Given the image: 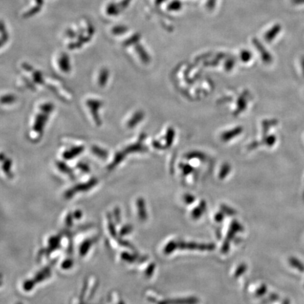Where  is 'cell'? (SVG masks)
Returning <instances> with one entry per match:
<instances>
[{
	"instance_id": "obj_1",
	"label": "cell",
	"mask_w": 304,
	"mask_h": 304,
	"mask_svg": "<svg viewBox=\"0 0 304 304\" xmlns=\"http://www.w3.org/2000/svg\"><path fill=\"white\" fill-rule=\"evenodd\" d=\"M97 181L96 179H92V180L87 182V183H83L81 184V185H77L74 188L71 189V190H70L69 191L65 193V197L70 198V196H73L75 193H77L78 191H81V190L86 191V190H89V189L92 188L95 184H97Z\"/></svg>"
},
{
	"instance_id": "obj_2",
	"label": "cell",
	"mask_w": 304,
	"mask_h": 304,
	"mask_svg": "<svg viewBox=\"0 0 304 304\" xmlns=\"http://www.w3.org/2000/svg\"><path fill=\"white\" fill-rule=\"evenodd\" d=\"M48 118V115L46 113L45 115L39 114L36 116L35 121V126H33V130L36 131V132H41L43 131V127H44V123H46Z\"/></svg>"
},
{
	"instance_id": "obj_3",
	"label": "cell",
	"mask_w": 304,
	"mask_h": 304,
	"mask_svg": "<svg viewBox=\"0 0 304 304\" xmlns=\"http://www.w3.org/2000/svg\"><path fill=\"white\" fill-rule=\"evenodd\" d=\"M59 65L62 71L65 72V73L68 72V73L70 70V61L68 56L65 54H62L59 59Z\"/></svg>"
},
{
	"instance_id": "obj_4",
	"label": "cell",
	"mask_w": 304,
	"mask_h": 304,
	"mask_svg": "<svg viewBox=\"0 0 304 304\" xmlns=\"http://www.w3.org/2000/svg\"><path fill=\"white\" fill-rule=\"evenodd\" d=\"M83 150V147H76L74 148H72L69 151H66L65 152L63 156L65 159H71L77 155L80 154Z\"/></svg>"
},
{
	"instance_id": "obj_5",
	"label": "cell",
	"mask_w": 304,
	"mask_h": 304,
	"mask_svg": "<svg viewBox=\"0 0 304 304\" xmlns=\"http://www.w3.org/2000/svg\"><path fill=\"white\" fill-rule=\"evenodd\" d=\"M49 275H50V270H49V268H44V269L42 270L41 272H39L36 275L34 281L35 282L44 281V279L49 277Z\"/></svg>"
},
{
	"instance_id": "obj_6",
	"label": "cell",
	"mask_w": 304,
	"mask_h": 304,
	"mask_svg": "<svg viewBox=\"0 0 304 304\" xmlns=\"http://www.w3.org/2000/svg\"><path fill=\"white\" fill-rule=\"evenodd\" d=\"M94 242V240L87 239L81 244V249H80V253L81 255L84 257L87 254L88 250H89V247L92 246V243Z\"/></svg>"
},
{
	"instance_id": "obj_7",
	"label": "cell",
	"mask_w": 304,
	"mask_h": 304,
	"mask_svg": "<svg viewBox=\"0 0 304 304\" xmlns=\"http://www.w3.org/2000/svg\"><path fill=\"white\" fill-rule=\"evenodd\" d=\"M109 71L107 70L104 69L101 71L100 76H99V84L101 87H104L106 86V83L108 81Z\"/></svg>"
},
{
	"instance_id": "obj_8",
	"label": "cell",
	"mask_w": 304,
	"mask_h": 304,
	"mask_svg": "<svg viewBox=\"0 0 304 304\" xmlns=\"http://www.w3.org/2000/svg\"><path fill=\"white\" fill-rule=\"evenodd\" d=\"M60 239L58 237H52L49 239V252H52L54 249H57L59 246Z\"/></svg>"
},
{
	"instance_id": "obj_9",
	"label": "cell",
	"mask_w": 304,
	"mask_h": 304,
	"mask_svg": "<svg viewBox=\"0 0 304 304\" xmlns=\"http://www.w3.org/2000/svg\"><path fill=\"white\" fill-rule=\"evenodd\" d=\"M290 263L292 266L298 269L299 271L302 272V273L304 272V265L298 259H296V258H291Z\"/></svg>"
},
{
	"instance_id": "obj_10",
	"label": "cell",
	"mask_w": 304,
	"mask_h": 304,
	"mask_svg": "<svg viewBox=\"0 0 304 304\" xmlns=\"http://www.w3.org/2000/svg\"><path fill=\"white\" fill-rule=\"evenodd\" d=\"M92 152H93L94 154L97 155V156H99V157H107V152L102 150V149L99 148V147H97V146H94L92 147Z\"/></svg>"
},
{
	"instance_id": "obj_11",
	"label": "cell",
	"mask_w": 304,
	"mask_h": 304,
	"mask_svg": "<svg viewBox=\"0 0 304 304\" xmlns=\"http://www.w3.org/2000/svg\"><path fill=\"white\" fill-rule=\"evenodd\" d=\"M16 97L12 94H6L5 96H3L1 98V103L5 104V105H9V104H12L13 102H15Z\"/></svg>"
},
{
	"instance_id": "obj_12",
	"label": "cell",
	"mask_w": 304,
	"mask_h": 304,
	"mask_svg": "<svg viewBox=\"0 0 304 304\" xmlns=\"http://www.w3.org/2000/svg\"><path fill=\"white\" fill-rule=\"evenodd\" d=\"M57 166H58L59 170L62 172L65 173V174H69V175H71V171H70L69 167L67 166L65 163L58 162L57 163Z\"/></svg>"
},
{
	"instance_id": "obj_13",
	"label": "cell",
	"mask_w": 304,
	"mask_h": 304,
	"mask_svg": "<svg viewBox=\"0 0 304 304\" xmlns=\"http://www.w3.org/2000/svg\"><path fill=\"white\" fill-rule=\"evenodd\" d=\"M36 282L34 281V280H28V281H26L25 282L23 283V289H25V291H30L33 289V287H34L35 284Z\"/></svg>"
},
{
	"instance_id": "obj_14",
	"label": "cell",
	"mask_w": 304,
	"mask_h": 304,
	"mask_svg": "<svg viewBox=\"0 0 304 304\" xmlns=\"http://www.w3.org/2000/svg\"><path fill=\"white\" fill-rule=\"evenodd\" d=\"M121 258H122L123 260L129 262V263H132L135 260V257L133 256L127 252H123L122 254H121Z\"/></svg>"
},
{
	"instance_id": "obj_15",
	"label": "cell",
	"mask_w": 304,
	"mask_h": 304,
	"mask_svg": "<svg viewBox=\"0 0 304 304\" xmlns=\"http://www.w3.org/2000/svg\"><path fill=\"white\" fill-rule=\"evenodd\" d=\"M12 166V163H11L10 160H5L4 165H3V171L5 172V174L8 176H10V168Z\"/></svg>"
},
{
	"instance_id": "obj_16",
	"label": "cell",
	"mask_w": 304,
	"mask_h": 304,
	"mask_svg": "<svg viewBox=\"0 0 304 304\" xmlns=\"http://www.w3.org/2000/svg\"><path fill=\"white\" fill-rule=\"evenodd\" d=\"M137 206L139 208V215L142 218H145V214H144V201L142 199H140L137 201Z\"/></svg>"
},
{
	"instance_id": "obj_17",
	"label": "cell",
	"mask_w": 304,
	"mask_h": 304,
	"mask_svg": "<svg viewBox=\"0 0 304 304\" xmlns=\"http://www.w3.org/2000/svg\"><path fill=\"white\" fill-rule=\"evenodd\" d=\"M132 226L130 225H126V226L121 228V231H120V235L123 236V235L129 234L132 231Z\"/></svg>"
},
{
	"instance_id": "obj_18",
	"label": "cell",
	"mask_w": 304,
	"mask_h": 304,
	"mask_svg": "<svg viewBox=\"0 0 304 304\" xmlns=\"http://www.w3.org/2000/svg\"><path fill=\"white\" fill-rule=\"evenodd\" d=\"M127 30V28L126 26H116L113 28L112 32H113V34L114 35H120L121 33H125Z\"/></svg>"
},
{
	"instance_id": "obj_19",
	"label": "cell",
	"mask_w": 304,
	"mask_h": 304,
	"mask_svg": "<svg viewBox=\"0 0 304 304\" xmlns=\"http://www.w3.org/2000/svg\"><path fill=\"white\" fill-rule=\"evenodd\" d=\"M109 228L110 234L111 235L112 238H116V229H115L114 225L112 222L111 219H109Z\"/></svg>"
},
{
	"instance_id": "obj_20",
	"label": "cell",
	"mask_w": 304,
	"mask_h": 304,
	"mask_svg": "<svg viewBox=\"0 0 304 304\" xmlns=\"http://www.w3.org/2000/svg\"><path fill=\"white\" fill-rule=\"evenodd\" d=\"M72 265H73V261L70 259H66L65 261L63 262L62 264V268L63 269L67 270L69 269V268H71Z\"/></svg>"
},
{
	"instance_id": "obj_21",
	"label": "cell",
	"mask_w": 304,
	"mask_h": 304,
	"mask_svg": "<svg viewBox=\"0 0 304 304\" xmlns=\"http://www.w3.org/2000/svg\"><path fill=\"white\" fill-rule=\"evenodd\" d=\"M77 166H78V169H81L83 172L87 173L89 171V166H88L87 165L83 164V163H79Z\"/></svg>"
},
{
	"instance_id": "obj_22",
	"label": "cell",
	"mask_w": 304,
	"mask_h": 304,
	"mask_svg": "<svg viewBox=\"0 0 304 304\" xmlns=\"http://www.w3.org/2000/svg\"><path fill=\"white\" fill-rule=\"evenodd\" d=\"M114 217L116 222L119 223V222H121V213H120L119 208H116V209L114 210Z\"/></svg>"
},
{
	"instance_id": "obj_23",
	"label": "cell",
	"mask_w": 304,
	"mask_h": 304,
	"mask_svg": "<svg viewBox=\"0 0 304 304\" xmlns=\"http://www.w3.org/2000/svg\"><path fill=\"white\" fill-rule=\"evenodd\" d=\"M73 216L74 218L80 219L81 217H82L83 216L82 211H81V210H77L75 211L74 213H73Z\"/></svg>"
},
{
	"instance_id": "obj_24",
	"label": "cell",
	"mask_w": 304,
	"mask_h": 304,
	"mask_svg": "<svg viewBox=\"0 0 304 304\" xmlns=\"http://www.w3.org/2000/svg\"><path fill=\"white\" fill-rule=\"evenodd\" d=\"M73 216L71 215V214H68V215L67 216L65 222H66V224L68 225V226H71L72 222H73V220H72V218H73ZM68 225H67V226H68Z\"/></svg>"
},
{
	"instance_id": "obj_25",
	"label": "cell",
	"mask_w": 304,
	"mask_h": 304,
	"mask_svg": "<svg viewBox=\"0 0 304 304\" xmlns=\"http://www.w3.org/2000/svg\"><path fill=\"white\" fill-rule=\"evenodd\" d=\"M294 2L297 4H304V0H294Z\"/></svg>"
}]
</instances>
